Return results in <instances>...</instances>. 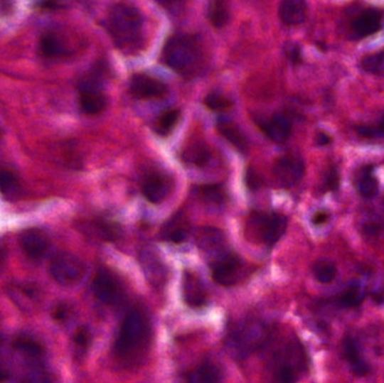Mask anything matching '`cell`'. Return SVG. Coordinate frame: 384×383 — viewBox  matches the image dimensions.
Here are the masks:
<instances>
[{"label": "cell", "instance_id": "f1b7e54d", "mask_svg": "<svg viewBox=\"0 0 384 383\" xmlns=\"http://www.w3.org/2000/svg\"><path fill=\"white\" fill-rule=\"evenodd\" d=\"M338 274L336 263L329 259H320L312 266V274L319 284H329L336 279Z\"/></svg>", "mask_w": 384, "mask_h": 383}, {"label": "cell", "instance_id": "74e56055", "mask_svg": "<svg viewBox=\"0 0 384 383\" xmlns=\"http://www.w3.org/2000/svg\"><path fill=\"white\" fill-rule=\"evenodd\" d=\"M205 104L209 109L222 112V110L230 109L233 102L227 97L217 94V92H213V94H209L208 96L206 97Z\"/></svg>", "mask_w": 384, "mask_h": 383}, {"label": "cell", "instance_id": "d6986e66", "mask_svg": "<svg viewBox=\"0 0 384 383\" xmlns=\"http://www.w3.org/2000/svg\"><path fill=\"white\" fill-rule=\"evenodd\" d=\"M79 104L83 113L97 115L106 108L107 97L104 89L79 87Z\"/></svg>", "mask_w": 384, "mask_h": 383}, {"label": "cell", "instance_id": "30bf717a", "mask_svg": "<svg viewBox=\"0 0 384 383\" xmlns=\"http://www.w3.org/2000/svg\"><path fill=\"white\" fill-rule=\"evenodd\" d=\"M244 264L240 257L228 252L211 263L213 281L222 286H233L242 280Z\"/></svg>", "mask_w": 384, "mask_h": 383}, {"label": "cell", "instance_id": "d6a6232c", "mask_svg": "<svg viewBox=\"0 0 384 383\" xmlns=\"http://www.w3.org/2000/svg\"><path fill=\"white\" fill-rule=\"evenodd\" d=\"M21 190V183L15 172L9 169H0V193L4 196H16Z\"/></svg>", "mask_w": 384, "mask_h": 383}, {"label": "cell", "instance_id": "ac0fdd59", "mask_svg": "<svg viewBox=\"0 0 384 383\" xmlns=\"http://www.w3.org/2000/svg\"><path fill=\"white\" fill-rule=\"evenodd\" d=\"M262 129L273 142H286L292 133V121L286 114H274L269 121L262 124Z\"/></svg>", "mask_w": 384, "mask_h": 383}, {"label": "cell", "instance_id": "ee69618b", "mask_svg": "<svg viewBox=\"0 0 384 383\" xmlns=\"http://www.w3.org/2000/svg\"><path fill=\"white\" fill-rule=\"evenodd\" d=\"M315 142L319 146H325V145H329L331 142V137L329 134H326V133H318L316 135Z\"/></svg>", "mask_w": 384, "mask_h": 383}, {"label": "cell", "instance_id": "603a6c76", "mask_svg": "<svg viewBox=\"0 0 384 383\" xmlns=\"http://www.w3.org/2000/svg\"><path fill=\"white\" fill-rule=\"evenodd\" d=\"M308 4L302 0H286L279 9L281 22L286 25H299L307 18Z\"/></svg>", "mask_w": 384, "mask_h": 383}, {"label": "cell", "instance_id": "681fc988", "mask_svg": "<svg viewBox=\"0 0 384 383\" xmlns=\"http://www.w3.org/2000/svg\"><path fill=\"white\" fill-rule=\"evenodd\" d=\"M0 136H1V129H0Z\"/></svg>", "mask_w": 384, "mask_h": 383}, {"label": "cell", "instance_id": "4dcf8cb0", "mask_svg": "<svg viewBox=\"0 0 384 383\" xmlns=\"http://www.w3.org/2000/svg\"><path fill=\"white\" fill-rule=\"evenodd\" d=\"M198 198L206 204L222 205L227 199L226 191L220 185H205L196 188Z\"/></svg>", "mask_w": 384, "mask_h": 383}, {"label": "cell", "instance_id": "7bdbcfd3", "mask_svg": "<svg viewBox=\"0 0 384 383\" xmlns=\"http://www.w3.org/2000/svg\"><path fill=\"white\" fill-rule=\"evenodd\" d=\"M329 214L327 212H324V210H321V212H316L315 215H314V217H312V222L315 224V225H324L325 222H329Z\"/></svg>", "mask_w": 384, "mask_h": 383}, {"label": "cell", "instance_id": "6da1fadb", "mask_svg": "<svg viewBox=\"0 0 384 383\" xmlns=\"http://www.w3.org/2000/svg\"><path fill=\"white\" fill-rule=\"evenodd\" d=\"M151 340V324L146 311L135 307L126 313L114 343V354L123 363H137Z\"/></svg>", "mask_w": 384, "mask_h": 383}, {"label": "cell", "instance_id": "ffe728a7", "mask_svg": "<svg viewBox=\"0 0 384 383\" xmlns=\"http://www.w3.org/2000/svg\"><path fill=\"white\" fill-rule=\"evenodd\" d=\"M141 263L149 284H153L155 287H161L166 284V268H164V264L161 262L158 255L152 251L146 249L141 254Z\"/></svg>", "mask_w": 384, "mask_h": 383}, {"label": "cell", "instance_id": "8992f818", "mask_svg": "<svg viewBox=\"0 0 384 383\" xmlns=\"http://www.w3.org/2000/svg\"><path fill=\"white\" fill-rule=\"evenodd\" d=\"M288 227L284 215L277 212H254L246 224L247 237L257 244L272 247L280 241Z\"/></svg>", "mask_w": 384, "mask_h": 383}, {"label": "cell", "instance_id": "52a82bcc", "mask_svg": "<svg viewBox=\"0 0 384 383\" xmlns=\"http://www.w3.org/2000/svg\"><path fill=\"white\" fill-rule=\"evenodd\" d=\"M50 274L62 286H73L85 276V263L73 253L60 252L52 259Z\"/></svg>", "mask_w": 384, "mask_h": 383}, {"label": "cell", "instance_id": "484cf974", "mask_svg": "<svg viewBox=\"0 0 384 383\" xmlns=\"http://www.w3.org/2000/svg\"><path fill=\"white\" fill-rule=\"evenodd\" d=\"M217 129H218L219 133L225 137V139L234 145L235 148L238 149L240 152L246 153L248 150V141L246 139L245 134H244L242 129L233 123V122L227 121V119H222L217 124Z\"/></svg>", "mask_w": 384, "mask_h": 383}, {"label": "cell", "instance_id": "44dd1931", "mask_svg": "<svg viewBox=\"0 0 384 383\" xmlns=\"http://www.w3.org/2000/svg\"><path fill=\"white\" fill-rule=\"evenodd\" d=\"M366 297L368 292L360 282H351L335 297L334 303L341 308H358L366 301Z\"/></svg>", "mask_w": 384, "mask_h": 383}, {"label": "cell", "instance_id": "5bb4252c", "mask_svg": "<svg viewBox=\"0 0 384 383\" xmlns=\"http://www.w3.org/2000/svg\"><path fill=\"white\" fill-rule=\"evenodd\" d=\"M129 90L139 99H149L164 96L168 94L169 89L166 83L159 79L144 73H137L132 77Z\"/></svg>", "mask_w": 384, "mask_h": 383}, {"label": "cell", "instance_id": "e575fe53", "mask_svg": "<svg viewBox=\"0 0 384 383\" xmlns=\"http://www.w3.org/2000/svg\"><path fill=\"white\" fill-rule=\"evenodd\" d=\"M180 117H181V112L179 109L166 110L161 114L156 122V131L163 136L170 134L179 122Z\"/></svg>", "mask_w": 384, "mask_h": 383}, {"label": "cell", "instance_id": "7dc6e473", "mask_svg": "<svg viewBox=\"0 0 384 383\" xmlns=\"http://www.w3.org/2000/svg\"><path fill=\"white\" fill-rule=\"evenodd\" d=\"M9 379V371L6 370V367L0 363V383Z\"/></svg>", "mask_w": 384, "mask_h": 383}, {"label": "cell", "instance_id": "d4e9b609", "mask_svg": "<svg viewBox=\"0 0 384 383\" xmlns=\"http://www.w3.org/2000/svg\"><path fill=\"white\" fill-rule=\"evenodd\" d=\"M182 158L186 163L190 166L203 168L210 162L211 151L206 143L192 142L188 144L182 153Z\"/></svg>", "mask_w": 384, "mask_h": 383}, {"label": "cell", "instance_id": "9a60e30c", "mask_svg": "<svg viewBox=\"0 0 384 383\" xmlns=\"http://www.w3.org/2000/svg\"><path fill=\"white\" fill-rule=\"evenodd\" d=\"M198 247L203 249V252L213 257L216 260L217 257L226 254V247H225V236L222 231L215 227L199 228L196 235Z\"/></svg>", "mask_w": 384, "mask_h": 383}, {"label": "cell", "instance_id": "f6af8a7d", "mask_svg": "<svg viewBox=\"0 0 384 383\" xmlns=\"http://www.w3.org/2000/svg\"><path fill=\"white\" fill-rule=\"evenodd\" d=\"M7 255H9L7 249H6L4 244L0 243V271H1V269L5 266L6 261H7Z\"/></svg>", "mask_w": 384, "mask_h": 383}, {"label": "cell", "instance_id": "ab89813d", "mask_svg": "<svg viewBox=\"0 0 384 383\" xmlns=\"http://www.w3.org/2000/svg\"><path fill=\"white\" fill-rule=\"evenodd\" d=\"M73 340H75V343L77 344L78 347L87 348L90 344V332H89L88 328L81 327L75 333Z\"/></svg>", "mask_w": 384, "mask_h": 383}, {"label": "cell", "instance_id": "9c48e42d", "mask_svg": "<svg viewBox=\"0 0 384 383\" xmlns=\"http://www.w3.org/2000/svg\"><path fill=\"white\" fill-rule=\"evenodd\" d=\"M92 292L99 301L110 306L119 305L125 297L118 279L106 269H100L95 276Z\"/></svg>", "mask_w": 384, "mask_h": 383}, {"label": "cell", "instance_id": "1f68e13d", "mask_svg": "<svg viewBox=\"0 0 384 383\" xmlns=\"http://www.w3.org/2000/svg\"><path fill=\"white\" fill-rule=\"evenodd\" d=\"M208 18L217 28L226 26L230 22V11L224 1H213L209 4Z\"/></svg>", "mask_w": 384, "mask_h": 383}, {"label": "cell", "instance_id": "60d3db41", "mask_svg": "<svg viewBox=\"0 0 384 383\" xmlns=\"http://www.w3.org/2000/svg\"><path fill=\"white\" fill-rule=\"evenodd\" d=\"M284 53L286 57L292 63H299L302 61V48L296 43H288L284 46Z\"/></svg>", "mask_w": 384, "mask_h": 383}, {"label": "cell", "instance_id": "f546056e", "mask_svg": "<svg viewBox=\"0 0 384 383\" xmlns=\"http://www.w3.org/2000/svg\"><path fill=\"white\" fill-rule=\"evenodd\" d=\"M220 377L222 374L216 365L205 363L189 373L188 383H218Z\"/></svg>", "mask_w": 384, "mask_h": 383}, {"label": "cell", "instance_id": "277c9868", "mask_svg": "<svg viewBox=\"0 0 384 383\" xmlns=\"http://www.w3.org/2000/svg\"><path fill=\"white\" fill-rule=\"evenodd\" d=\"M163 62L176 72L192 75L201 70L203 52L197 38L191 35H176L166 41L162 51Z\"/></svg>", "mask_w": 384, "mask_h": 383}, {"label": "cell", "instance_id": "c3c4849f", "mask_svg": "<svg viewBox=\"0 0 384 383\" xmlns=\"http://www.w3.org/2000/svg\"><path fill=\"white\" fill-rule=\"evenodd\" d=\"M1 345H3V338L0 336V348H1Z\"/></svg>", "mask_w": 384, "mask_h": 383}, {"label": "cell", "instance_id": "4fadbf2b", "mask_svg": "<svg viewBox=\"0 0 384 383\" xmlns=\"http://www.w3.org/2000/svg\"><path fill=\"white\" fill-rule=\"evenodd\" d=\"M174 181L170 176L162 172L147 174L142 183V193L152 204H160L166 200L174 190Z\"/></svg>", "mask_w": 384, "mask_h": 383}, {"label": "cell", "instance_id": "f35d334b", "mask_svg": "<svg viewBox=\"0 0 384 383\" xmlns=\"http://www.w3.org/2000/svg\"><path fill=\"white\" fill-rule=\"evenodd\" d=\"M339 172L336 166H331L326 172L324 178V189L325 190L335 191L339 188Z\"/></svg>", "mask_w": 384, "mask_h": 383}, {"label": "cell", "instance_id": "5b68a950", "mask_svg": "<svg viewBox=\"0 0 384 383\" xmlns=\"http://www.w3.org/2000/svg\"><path fill=\"white\" fill-rule=\"evenodd\" d=\"M270 340L265 324L255 319H246L233 327L226 336L227 351L236 359H245L259 351Z\"/></svg>", "mask_w": 384, "mask_h": 383}, {"label": "cell", "instance_id": "7a4b0ae2", "mask_svg": "<svg viewBox=\"0 0 384 383\" xmlns=\"http://www.w3.org/2000/svg\"><path fill=\"white\" fill-rule=\"evenodd\" d=\"M107 28L114 43L125 53H137L143 45V16L128 4L112 6L107 17Z\"/></svg>", "mask_w": 384, "mask_h": 383}, {"label": "cell", "instance_id": "bcb514c9", "mask_svg": "<svg viewBox=\"0 0 384 383\" xmlns=\"http://www.w3.org/2000/svg\"><path fill=\"white\" fill-rule=\"evenodd\" d=\"M366 232L368 235H376L380 232V226L378 224H368L366 226Z\"/></svg>", "mask_w": 384, "mask_h": 383}, {"label": "cell", "instance_id": "d590c367", "mask_svg": "<svg viewBox=\"0 0 384 383\" xmlns=\"http://www.w3.org/2000/svg\"><path fill=\"white\" fill-rule=\"evenodd\" d=\"M21 383H52V375L44 365H28Z\"/></svg>", "mask_w": 384, "mask_h": 383}, {"label": "cell", "instance_id": "2e32d148", "mask_svg": "<svg viewBox=\"0 0 384 383\" xmlns=\"http://www.w3.org/2000/svg\"><path fill=\"white\" fill-rule=\"evenodd\" d=\"M21 249L32 259L44 257L50 249V239L38 228H31L21 233L19 237Z\"/></svg>", "mask_w": 384, "mask_h": 383}, {"label": "cell", "instance_id": "83f0119b", "mask_svg": "<svg viewBox=\"0 0 384 383\" xmlns=\"http://www.w3.org/2000/svg\"><path fill=\"white\" fill-rule=\"evenodd\" d=\"M358 191L364 198L372 199L379 193V181L374 177L373 166H366L360 170Z\"/></svg>", "mask_w": 384, "mask_h": 383}, {"label": "cell", "instance_id": "7c38bea8", "mask_svg": "<svg viewBox=\"0 0 384 383\" xmlns=\"http://www.w3.org/2000/svg\"><path fill=\"white\" fill-rule=\"evenodd\" d=\"M341 357L350 367L353 374L356 377H366L372 371L370 362L364 357L360 342L351 334H346L341 343Z\"/></svg>", "mask_w": 384, "mask_h": 383}, {"label": "cell", "instance_id": "8d00e7d4", "mask_svg": "<svg viewBox=\"0 0 384 383\" xmlns=\"http://www.w3.org/2000/svg\"><path fill=\"white\" fill-rule=\"evenodd\" d=\"M360 136L366 137L368 139H379L384 137V116L381 121L372 125H360L356 127Z\"/></svg>", "mask_w": 384, "mask_h": 383}, {"label": "cell", "instance_id": "836d02e7", "mask_svg": "<svg viewBox=\"0 0 384 383\" xmlns=\"http://www.w3.org/2000/svg\"><path fill=\"white\" fill-rule=\"evenodd\" d=\"M360 68L371 75H384V51L363 57L360 61Z\"/></svg>", "mask_w": 384, "mask_h": 383}, {"label": "cell", "instance_id": "8fae6325", "mask_svg": "<svg viewBox=\"0 0 384 383\" xmlns=\"http://www.w3.org/2000/svg\"><path fill=\"white\" fill-rule=\"evenodd\" d=\"M384 11L379 9H368L361 11L350 23L348 36L352 40L370 38L383 28Z\"/></svg>", "mask_w": 384, "mask_h": 383}, {"label": "cell", "instance_id": "7402d4cb", "mask_svg": "<svg viewBox=\"0 0 384 383\" xmlns=\"http://www.w3.org/2000/svg\"><path fill=\"white\" fill-rule=\"evenodd\" d=\"M14 347L26 360L27 365H43L44 348L38 340L31 336H18L14 342Z\"/></svg>", "mask_w": 384, "mask_h": 383}, {"label": "cell", "instance_id": "ba28073f", "mask_svg": "<svg viewBox=\"0 0 384 383\" xmlns=\"http://www.w3.org/2000/svg\"><path fill=\"white\" fill-rule=\"evenodd\" d=\"M306 172L304 160L294 153L280 156L273 166V174L281 187L292 188L298 185Z\"/></svg>", "mask_w": 384, "mask_h": 383}, {"label": "cell", "instance_id": "4316f807", "mask_svg": "<svg viewBox=\"0 0 384 383\" xmlns=\"http://www.w3.org/2000/svg\"><path fill=\"white\" fill-rule=\"evenodd\" d=\"M161 235L163 239L172 242V243L179 244L186 241L188 236V225L183 216L176 215L172 220L164 224Z\"/></svg>", "mask_w": 384, "mask_h": 383}, {"label": "cell", "instance_id": "e0dca14e", "mask_svg": "<svg viewBox=\"0 0 384 383\" xmlns=\"http://www.w3.org/2000/svg\"><path fill=\"white\" fill-rule=\"evenodd\" d=\"M182 297L192 308H201L207 303V293L201 279L192 272H184L182 278Z\"/></svg>", "mask_w": 384, "mask_h": 383}, {"label": "cell", "instance_id": "cb8c5ba5", "mask_svg": "<svg viewBox=\"0 0 384 383\" xmlns=\"http://www.w3.org/2000/svg\"><path fill=\"white\" fill-rule=\"evenodd\" d=\"M38 46L41 54L46 59H58L70 53L67 44L64 43L59 35L53 32L43 34Z\"/></svg>", "mask_w": 384, "mask_h": 383}, {"label": "cell", "instance_id": "b9f144b4", "mask_svg": "<svg viewBox=\"0 0 384 383\" xmlns=\"http://www.w3.org/2000/svg\"><path fill=\"white\" fill-rule=\"evenodd\" d=\"M262 180L261 178L257 177V174L254 170H247V174H246V185L250 189H257L261 187Z\"/></svg>", "mask_w": 384, "mask_h": 383}, {"label": "cell", "instance_id": "3957f363", "mask_svg": "<svg viewBox=\"0 0 384 383\" xmlns=\"http://www.w3.org/2000/svg\"><path fill=\"white\" fill-rule=\"evenodd\" d=\"M271 371L277 383H297L309 371V357L302 342L291 336L283 340L271 360Z\"/></svg>", "mask_w": 384, "mask_h": 383}]
</instances>
